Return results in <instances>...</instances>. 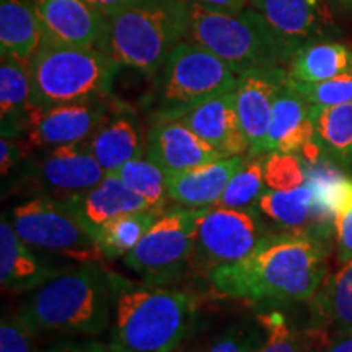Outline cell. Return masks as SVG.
Segmentation results:
<instances>
[{
    "label": "cell",
    "mask_w": 352,
    "mask_h": 352,
    "mask_svg": "<svg viewBox=\"0 0 352 352\" xmlns=\"http://www.w3.org/2000/svg\"><path fill=\"white\" fill-rule=\"evenodd\" d=\"M114 298V272L87 263L26 294L16 311L38 334L94 338L111 324Z\"/></svg>",
    "instance_id": "obj_2"
},
{
    "label": "cell",
    "mask_w": 352,
    "mask_h": 352,
    "mask_svg": "<svg viewBox=\"0 0 352 352\" xmlns=\"http://www.w3.org/2000/svg\"><path fill=\"white\" fill-rule=\"evenodd\" d=\"M334 236H336L338 259L347 263L352 259V206L334 217Z\"/></svg>",
    "instance_id": "obj_38"
},
{
    "label": "cell",
    "mask_w": 352,
    "mask_h": 352,
    "mask_svg": "<svg viewBox=\"0 0 352 352\" xmlns=\"http://www.w3.org/2000/svg\"><path fill=\"white\" fill-rule=\"evenodd\" d=\"M314 138L310 104L285 77L272 108V120L267 132V153H298Z\"/></svg>",
    "instance_id": "obj_22"
},
{
    "label": "cell",
    "mask_w": 352,
    "mask_h": 352,
    "mask_svg": "<svg viewBox=\"0 0 352 352\" xmlns=\"http://www.w3.org/2000/svg\"><path fill=\"white\" fill-rule=\"evenodd\" d=\"M108 113L104 100L33 107L26 122L25 140L32 151L87 142Z\"/></svg>",
    "instance_id": "obj_12"
},
{
    "label": "cell",
    "mask_w": 352,
    "mask_h": 352,
    "mask_svg": "<svg viewBox=\"0 0 352 352\" xmlns=\"http://www.w3.org/2000/svg\"><path fill=\"white\" fill-rule=\"evenodd\" d=\"M108 23L107 54L120 65L153 77L186 39L189 0H132Z\"/></svg>",
    "instance_id": "obj_5"
},
{
    "label": "cell",
    "mask_w": 352,
    "mask_h": 352,
    "mask_svg": "<svg viewBox=\"0 0 352 352\" xmlns=\"http://www.w3.org/2000/svg\"><path fill=\"white\" fill-rule=\"evenodd\" d=\"M266 331V340L256 352H305L307 340L297 331L280 311L256 316Z\"/></svg>",
    "instance_id": "obj_33"
},
{
    "label": "cell",
    "mask_w": 352,
    "mask_h": 352,
    "mask_svg": "<svg viewBox=\"0 0 352 352\" xmlns=\"http://www.w3.org/2000/svg\"><path fill=\"white\" fill-rule=\"evenodd\" d=\"M192 2L201 3L208 8H214V10L236 13L245 10L250 0H192Z\"/></svg>",
    "instance_id": "obj_40"
},
{
    "label": "cell",
    "mask_w": 352,
    "mask_h": 352,
    "mask_svg": "<svg viewBox=\"0 0 352 352\" xmlns=\"http://www.w3.org/2000/svg\"><path fill=\"white\" fill-rule=\"evenodd\" d=\"M324 352H352V333L331 338Z\"/></svg>",
    "instance_id": "obj_43"
},
{
    "label": "cell",
    "mask_w": 352,
    "mask_h": 352,
    "mask_svg": "<svg viewBox=\"0 0 352 352\" xmlns=\"http://www.w3.org/2000/svg\"><path fill=\"white\" fill-rule=\"evenodd\" d=\"M188 41H192L222 59L236 76L274 72L292 60L258 10L220 12L189 0Z\"/></svg>",
    "instance_id": "obj_4"
},
{
    "label": "cell",
    "mask_w": 352,
    "mask_h": 352,
    "mask_svg": "<svg viewBox=\"0 0 352 352\" xmlns=\"http://www.w3.org/2000/svg\"><path fill=\"white\" fill-rule=\"evenodd\" d=\"M303 160L297 153H267L264 157V183L274 191H290L305 184Z\"/></svg>",
    "instance_id": "obj_34"
},
{
    "label": "cell",
    "mask_w": 352,
    "mask_h": 352,
    "mask_svg": "<svg viewBox=\"0 0 352 352\" xmlns=\"http://www.w3.org/2000/svg\"><path fill=\"white\" fill-rule=\"evenodd\" d=\"M32 152L28 142H20V139L2 138L0 139V168H2V178L12 173L15 166H20L26 157Z\"/></svg>",
    "instance_id": "obj_37"
},
{
    "label": "cell",
    "mask_w": 352,
    "mask_h": 352,
    "mask_svg": "<svg viewBox=\"0 0 352 352\" xmlns=\"http://www.w3.org/2000/svg\"><path fill=\"white\" fill-rule=\"evenodd\" d=\"M91 7H95L101 15L107 19H111L114 13H118L121 8L129 6L132 0H87Z\"/></svg>",
    "instance_id": "obj_41"
},
{
    "label": "cell",
    "mask_w": 352,
    "mask_h": 352,
    "mask_svg": "<svg viewBox=\"0 0 352 352\" xmlns=\"http://www.w3.org/2000/svg\"><path fill=\"white\" fill-rule=\"evenodd\" d=\"M19 173V186H26L33 196L57 201L74 199L107 176L87 142L30 153Z\"/></svg>",
    "instance_id": "obj_11"
},
{
    "label": "cell",
    "mask_w": 352,
    "mask_h": 352,
    "mask_svg": "<svg viewBox=\"0 0 352 352\" xmlns=\"http://www.w3.org/2000/svg\"><path fill=\"white\" fill-rule=\"evenodd\" d=\"M113 310V352H176L192 333L196 300L165 285L134 283L120 274Z\"/></svg>",
    "instance_id": "obj_3"
},
{
    "label": "cell",
    "mask_w": 352,
    "mask_h": 352,
    "mask_svg": "<svg viewBox=\"0 0 352 352\" xmlns=\"http://www.w3.org/2000/svg\"><path fill=\"white\" fill-rule=\"evenodd\" d=\"M258 208L230 209L209 206L197 220L189 267L209 277L215 270L250 256L264 236L270 235Z\"/></svg>",
    "instance_id": "obj_10"
},
{
    "label": "cell",
    "mask_w": 352,
    "mask_h": 352,
    "mask_svg": "<svg viewBox=\"0 0 352 352\" xmlns=\"http://www.w3.org/2000/svg\"><path fill=\"white\" fill-rule=\"evenodd\" d=\"M266 340V331L256 318L254 324H233L196 352H256Z\"/></svg>",
    "instance_id": "obj_35"
},
{
    "label": "cell",
    "mask_w": 352,
    "mask_h": 352,
    "mask_svg": "<svg viewBox=\"0 0 352 352\" xmlns=\"http://www.w3.org/2000/svg\"><path fill=\"white\" fill-rule=\"evenodd\" d=\"M287 80L310 107H336L352 101V72L323 82H297L289 76Z\"/></svg>",
    "instance_id": "obj_32"
},
{
    "label": "cell",
    "mask_w": 352,
    "mask_h": 352,
    "mask_svg": "<svg viewBox=\"0 0 352 352\" xmlns=\"http://www.w3.org/2000/svg\"><path fill=\"white\" fill-rule=\"evenodd\" d=\"M162 214L153 210H139L118 215L96 228L94 236L104 259L124 258L142 236L151 230Z\"/></svg>",
    "instance_id": "obj_29"
},
{
    "label": "cell",
    "mask_w": 352,
    "mask_h": 352,
    "mask_svg": "<svg viewBox=\"0 0 352 352\" xmlns=\"http://www.w3.org/2000/svg\"><path fill=\"white\" fill-rule=\"evenodd\" d=\"M292 57L314 43L338 33L324 0H252Z\"/></svg>",
    "instance_id": "obj_13"
},
{
    "label": "cell",
    "mask_w": 352,
    "mask_h": 352,
    "mask_svg": "<svg viewBox=\"0 0 352 352\" xmlns=\"http://www.w3.org/2000/svg\"><path fill=\"white\" fill-rule=\"evenodd\" d=\"M43 36L107 52L109 23L87 0H34Z\"/></svg>",
    "instance_id": "obj_14"
},
{
    "label": "cell",
    "mask_w": 352,
    "mask_h": 352,
    "mask_svg": "<svg viewBox=\"0 0 352 352\" xmlns=\"http://www.w3.org/2000/svg\"><path fill=\"white\" fill-rule=\"evenodd\" d=\"M28 67L33 107H54L104 100L121 65L101 50L43 36Z\"/></svg>",
    "instance_id": "obj_6"
},
{
    "label": "cell",
    "mask_w": 352,
    "mask_h": 352,
    "mask_svg": "<svg viewBox=\"0 0 352 352\" xmlns=\"http://www.w3.org/2000/svg\"><path fill=\"white\" fill-rule=\"evenodd\" d=\"M33 109L32 77L28 64L13 56L0 57V116L2 138L20 139L26 132L30 111Z\"/></svg>",
    "instance_id": "obj_25"
},
{
    "label": "cell",
    "mask_w": 352,
    "mask_h": 352,
    "mask_svg": "<svg viewBox=\"0 0 352 352\" xmlns=\"http://www.w3.org/2000/svg\"><path fill=\"white\" fill-rule=\"evenodd\" d=\"M16 235L39 253L77 264L103 263L98 243L67 201L32 196L8 214Z\"/></svg>",
    "instance_id": "obj_8"
},
{
    "label": "cell",
    "mask_w": 352,
    "mask_h": 352,
    "mask_svg": "<svg viewBox=\"0 0 352 352\" xmlns=\"http://www.w3.org/2000/svg\"><path fill=\"white\" fill-rule=\"evenodd\" d=\"M352 72V52L334 41H320L303 47L289 63L287 76L297 82H323Z\"/></svg>",
    "instance_id": "obj_27"
},
{
    "label": "cell",
    "mask_w": 352,
    "mask_h": 352,
    "mask_svg": "<svg viewBox=\"0 0 352 352\" xmlns=\"http://www.w3.org/2000/svg\"><path fill=\"white\" fill-rule=\"evenodd\" d=\"M87 145L104 173L116 175L131 160L145 155L147 135L134 114L118 109L108 113Z\"/></svg>",
    "instance_id": "obj_20"
},
{
    "label": "cell",
    "mask_w": 352,
    "mask_h": 352,
    "mask_svg": "<svg viewBox=\"0 0 352 352\" xmlns=\"http://www.w3.org/2000/svg\"><path fill=\"white\" fill-rule=\"evenodd\" d=\"M314 140L338 165L352 162V101L336 107H310Z\"/></svg>",
    "instance_id": "obj_28"
},
{
    "label": "cell",
    "mask_w": 352,
    "mask_h": 352,
    "mask_svg": "<svg viewBox=\"0 0 352 352\" xmlns=\"http://www.w3.org/2000/svg\"><path fill=\"white\" fill-rule=\"evenodd\" d=\"M41 352H113L111 347L101 344V342L95 340H77V338H72V340H64L56 342Z\"/></svg>",
    "instance_id": "obj_39"
},
{
    "label": "cell",
    "mask_w": 352,
    "mask_h": 352,
    "mask_svg": "<svg viewBox=\"0 0 352 352\" xmlns=\"http://www.w3.org/2000/svg\"><path fill=\"white\" fill-rule=\"evenodd\" d=\"M74 266H60L16 235L7 214L0 220V283L6 292L28 294Z\"/></svg>",
    "instance_id": "obj_16"
},
{
    "label": "cell",
    "mask_w": 352,
    "mask_h": 352,
    "mask_svg": "<svg viewBox=\"0 0 352 352\" xmlns=\"http://www.w3.org/2000/svg\"><path fill=\"white\" fill-rule=\"evenodd\" d=\"M145 155L155 162L166 176L223 158L176 118L153 121L147 132Z\"/></svg>",
    "instance_id": "obj_17"
},
{
    "label": "cell",
    "mask_w": 352,
    "mask_h": 352,
    "mask_svg": "<svg viewBox=\"0 0 352 352\" xmlns=\"http://www.w3.org/2000/svg\"><path fill=\"white\" fill-rule=\"evenodd\" d=\"M239 78L212 52L183 39L158 72L153 121L179 118L212 96L235 90Z\"/></svg>",
    "instance_id": "obj_7"
},
{
    "label": "cell",
    "mask_w": 352,
    "mask_h": 352,
    "mask_svg": "<svg viewBox=\"0 0 352 352\" xmlns=\"http://www.w3.org/2000/svg\"><path fill=\"white\" fill-rule=\"evenodd\" d=\"M287 72L284 69L274 72L241 76L235 87V109L239 122L248 142V157L267 155V132H270L272 108L280 85Z\"/></svg>",
    "instance_id": "obj_15"
},
{
    "label": "cell",
    "mask_w": 352,
    "mask_h": 352,
    "mask_svg": "<svg viewBox=\"0 0 352 352\" xmlns=\"http://www.w3.org/2000/svg\"><path fill=\"white\" fill-rule=\"evenodd\" d=\"M43 30L33 3L0 0V52L30 64L39 47Z\"/></svg>",
    "instance_id": "obj_26"
},
{
    "label": "cell",
    "mask_w": 352,
    "mask_h": 352,
    "mask_svg": "<svg viewBox=\"0 0 352 352\" xmlns=\"http://www.w3.org/2000/svg\"><path fill=\"white\" fill-rule=\"evenodd\" d=\"M176 120L183 121L223 158L248 153V142L236 116L233 90L206 100Z\"/></svg>",
    "instance_id": "obj_18"
},
{
    "label": "cell",
    "mask_w": 352,
    "mask_h": 352,
    "mask_svg": "<svg viewBox=\"0 0 352 352\" xmlns=\"http://www.w3.org/2000/svg\"><path fill=\"white\" fill-rule=\"evenodd\" d=\"M258 209L287 232L311 233L327 240L334 233V217L320 208L314 189L307 183L290 191L266 188Z\"/></svg>",
    "instance_id": "obj_19"
},
{
    "label": "cell",
    "mask_w": 352,
    "mask_h": 352,
    "mask_svg": "<svg viewBox=\"0 0 352 352\" xmlns=\"http://www.w3.org/2000/svg\"><path fill=\"white\" fill-rule=\"evenodd\" d=\"M327 239L311 233H270L241 261L208 279L223 297L250 302H307L327 279Z\"/></svg>",
    "instance_id": "obj_1"
},
{
    "label": "cell",
    "mask_w": 352,
    "mask_h": 352,
    "mask_svg": "<svg viewBox=\"0 0 352 352\" xmlns=\"http://www.w3.org/2000/svg\"><path fill=\"white\" fill-rule=\"evenodd\" d=\"M204 208L175 204L164 210L142 240L124 256L126 266L147 284L166 285L189 267L197 220Z\"/></svg>",
    "instance_id": "obj_9"
},
{
    "label": "cell",
    "mask_w": 352,
    "mask_h": 352,
    "mask_svg": "<svg viewBox=\"0 0 352 352\" xmlns=\"http://www.w3.org/2000/svg\"><path fill=\"white\" fill-rule=\"evenodd\" d=\"M36 336L38 333L19 311H3L0 321V352H41Z\"/></svg>",
    "instance_id": "obj_36"
},
{
    "label": "cell",
    "mask_w": 352,
    "mask_h": 352,
    "mask_svg": "<svg viewBox=\"0 0 352 352\" xmlns=\"http://www.w3.org/2000/svg\"><path fill=\"white\" fill-rule=\"evenodd\" d=\"M329 338L327 334L310 329V333L307 334V349L305 352H324L327 346L329 344Z\"/></svg>",
    "instance_id": "obj_42"
},
{
    "label": "cell",
    "mask_w": 352,
    "mask_h": 352,
    "mask_svg": "<svg viewBox=\"0 0 352 352\" xmlns=\"http://www.w3.org/2000/svg\"><path fill=\"white\" fill-rule=\"evenodd\" d=\"M67 202L91 235L100 226L118 215L152 210L147 201L126 186L118 175H107L96 186Z\"/></svg>",
    "instance_id": "obj_23"
},
{
    "label": "cell",
    "mask_w": 352,
    "mask_h": 352,
    "mask_svg": "<svg viewBox=\"0 0 352 352\" xmlns=\"http://www.w3.org/2000/svg\"><path fill=\"white\" fill-rule=\"evenodd\" d=\"M264 157H253L236 171L228 186L217 201L219 208L248 209L258 208L259 197L263 196L266 183H264Z\"/></svg>",
    "instance_id": "obj_31"
},
{
    "label": "cell",
    "mask_w": 352,
    "mask_h": 352,
    "mask_svg": "<svg viewBox=\"0 0 352 352\" xmlns=\"http://www.w3.org/2000/svg\"><path fill=\"white\" fill-rule=\"evenodd\" d=\"M246 160L248 158L243 155L227 157L183 173L168 175L166 191L170 201L196 209L217 204L230 179L246 164Z\"/></svg>",
    "instance_id": "obj_21"
},
{
    "label": "cell",
    "mask_w": 352,
    "mask_h": 352,
    "mask_svg": "<svg viewBox=\"0 0 352 352\" xmlns=\"http://www.w3.org/2000/svg\"><path fill=\"white\" fill-rule=\"evenodd\" d=\"M311 329L324 333L329 340L352 333V259L327 276L311 298Z\"/></svg>",
    "instance_id": "obj_24"
},
{
    "label": "cell",
    "mask_w": 352,
    "mask_h": 352,
    "mask_svg": "<svg viewBox=\"0 0 352 352\" xmlns=\"http://www.w3.org/2000/svg\"><path fill=\"white\" fill-rule=\"evenodd\" d=\"M338 2H340L342 7H346V8H349V10H352V0H338Z\"/></svg>",
    "instance_id": "obj_44"
},
{
    "label": "cell",
    "mask_w": 352,
    "mask_h": 352,
    "mask_svg": "<svg viewBox=\"0 0 352 352\" xmlns=\"http://www.w3.org/2000/svg\"><path fill=\"white\" fill-rule=\"evenodd\" d=\"M116 175L126 186L142 196L152 210L164 214L166 202L170 199L168 191H166V175L155 162H152L147 155L134 158Z\"/></svg>",
    "instance_id": "obj_30"
}]
</instances>
